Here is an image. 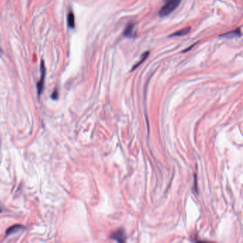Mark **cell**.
Instances as JSON below:
<instances>
[{
  "instance_id": "obj_7",
  "label": "cell",
  "mask_w": 243,
  "mask_h": 243,
  "mask_svg": "<svg viewBox=\"0 0 243 243\" xmlns=\"http://www.w3.org/2000/svg\"><path fill=\"white\" fill-rule=\"evenodd\" d=\"M149 56V51H145V52H144L143 54H142L141 59H140V60L138 61V62H137V64H136L133 66V68H132V69H131V72H132V71L135 70L136 69H137L138 67L140 66V65L143 64V63L146 60V59L148 58V56Z\"/></svg>"
},
{
  "instance_id": "obj_5",
  "label": "cell",
  "mask_w": 243,
  "mask_h": 243,
  "mask_svg": "<svg viewBox=\"0 0 243 243\" xmlns=\"http://www.w3.org/2000/svg\"><path fill=\"white\" fill-rule=\"evenodd\" d=\"M221 37H227V38H232V37H241V31L240 28L236 29L235 30L230 31V32H228L226 34H224L221 35Z\"/></svg>"
},
{
  "instance_id": "obj_11",
  "label": "cell",
  "mask_w": 243,
  "mask_h": 243,
  "mask_svg": "<svg viewBox=\"0 0 243 243\" xmlns=\"http://www.w3.org/2000/svg\"><path fill=\"white\" fill-rule=\"evenodd\" d=\"M0 212H2V209H1V207H0Z\"/></svg>"
},
{
  "instance_id": "obj_10",
  "label": "cell",
  "mask_w": 243,
  "mask_h": 243,
  "mask_svg": "<svg viewBox=\"0 0 243 243\" xmlns=\"http://www.w3.org/2000/svg\"><path fill=\"white\" fill-rule=\"evenodd\" d=\"M58 96H59V93H58V91H57L56 90L54 91V93H53V94H51V98H52L53 99H54V100L57 99V98H58Z\"/></svg>"
},
{
  "instance_id": "obj_8",
  "label": "cell",
  "mask_w": 243,
  "mask_h": 243,
  "mask_svg": "<svg viewBox=\"0 0 243 243\" xmlns=\"http://www.w3.org/2000/svg\"><path fill=\"white\" fill-rule=\"evenodd\" d=\"M190 31V27H187V28H185L181 29V30H179L176 31V32L172 34L170 36V37H182V36H185V35L187 34Z\"/></svg>"
},
{
  "instance_id": "obj_1",
  "label": "cell",
  "mask_w": 243,
  "mask_h": 243,
  "mask_svg": "<svg viewBox=\"0 0 243 243\" xmlns=\"http://www.w3.org/2000/svg\"><path fill=\"white\" fill-rule=\"evenodd\" d=\"M181 2V0H166V3L160 9L159 16L164 17L171 14L175 9H177Z\"/></svg>"
},
{
  "instance_id": "obj_4",
  "label": "cell",
  "mask_w": 243,
  "mask_h": 243,
  "mask_svg": "<svg viewBox=\"0 0 243 243\" xmlns=\"http://www.w3.org/2000/svg\"><path fill=\"white\" fill-rule=\"evenodd\" d=\"M135 27L136 24L134 23H129L127 25V27H126L125 30L123 31V36L126 37H128V38H131V37H134V34H135Z\"/></svg>"
},
{
  "instance_id": "obj_9",
  "label": "cell",
  "mask_w": 243,
  "mask_h": 243,
  "mask_svg": "<svg viewBox=\"0 0 243 243\" xmlns=\"http://www.w3.org/2000/svg\"><path fill=\"white\" fill-rule=\"evenodd\" d=\"M21 228H22V226H21V225H14V226L11 227V228H9V229H8V230H7V232H6V234L7 235L13 234V233L18 232V231L19 230H21Z\"/></svg>"
},
{
  "instance_id": "obj_2",
  "label": "cell",
  "mask_w": 243,
  "mask_h": 243,
  "mask_svg": "<svg viewBox=\"0 0 243 243\" xmlns=\"http://www.w3.org/2000/svg\"><path fill=\"white\" fill-rule=\"evenodd\" d=\"M41 78L39 82L37 83V91H38V94L41 95V93L44 89V79H45V75H46V68H45V65L44 61L41 62Z\"/></svg>"
},
{
  "instance_id": "obj_6",
  "label": "cell",
  "mask_w": 243,
  "mask_h": 243,
  "mask_svg": "<svg viewBox=\"0 0 243 243\" xmlns=\"http://www.w3.org/2000/svg\"><path fill=\"white\" fill-rule=\"evenodd\" d=\"M67 22L70 28H74L75 27V16L72 11H69L67 16Z\"/></svg>"
},
{
  "instance_id": "obj_3",
  "label": "cell",
  "mask_w": 243,
  "mask_h": 243,
  "mask_svg": "<svg viewBox=\"0 0 243 243\" xmlns=\"http://www.w3.org/2000/svg\"><path fill=\"white\" fill-rule=\"evenodd\" d=\"M110 239L112 240H114L117 242H123L126 241V233L125 231H124L123 229H119V230H116L115 232L112 233L110 236Z\"/></svg>"
}]
</instances>
